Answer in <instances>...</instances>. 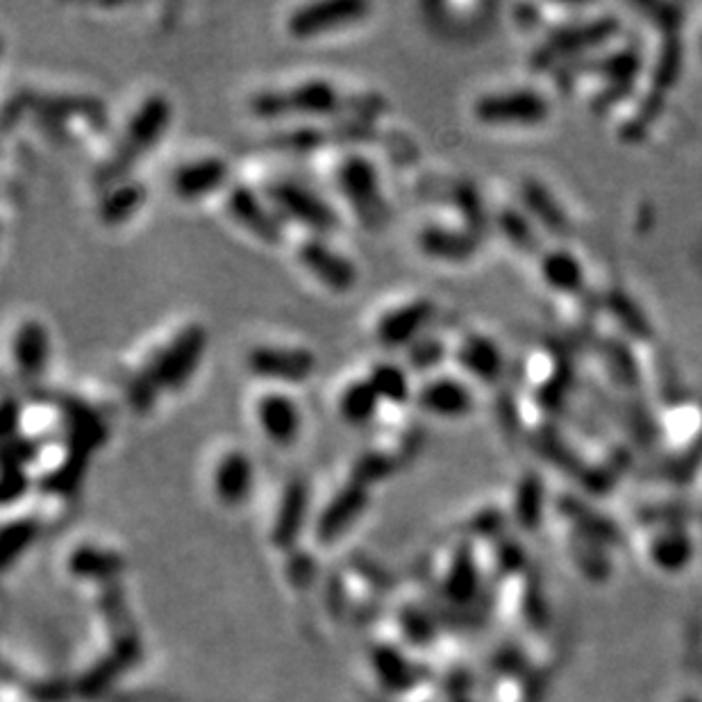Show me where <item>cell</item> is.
Returning <instances> with one entry per match:
<instances>
[{"mask_svg": "<svg viewBox=\"0 0 702 702\" xmlns=\"http://www.w3.org/2000/svg\"><path fill=\"white\" fill-rule=\"evenodd\" d=\"M255 482V466L253 459L244 450L225 452L214 466V494L225 505H242Z\"/></svg>", "mask_w": 702, "mask_h": 702, "instance_id": "cell-16", "label": "cell"}, {"mask_svg": "<svg viewBox=\"0 0 702 702\" xmlns=\"http://www.w3.org/2000/svg\"><path fill=\"white\" fill-rule=\"evenodd\" d=\"M334 183L362 227L376 232L389 221V203L382 192L380 173L371 157L348 153L339 159Z\"/></svg>", "mask_w": 702, "mask_h": 702, "instance_id": "cell-4", "label": "cell"}, {"mask_svg": "<svg viewBox=\"0 0 702 702\" xmlns=\"http://www.w3.org/2000/svg\"><path fill=\"white\" fill-rule=\"evenodd\" d=\"M616 23L610 21V19H601V21H594V23H584V26H577V28H571V30H562L557 32L548 43H544L537 55H535V65H550L555 57H564V52H575L579 48H589V46H596L601 43L603 39H607L612 32H614Z\"/></svg>", "mask_w": 702, "mask_h": 702, "instance_id": "cell-22", "label": "cell"}, {"mask_svg": "<svg viewBox=\"0 0 702 702\" xmlns=\"http://www.w3.org/2000/svg\"><path fill=\"white\" fill-rule=\"evenodd\" d=\"M170 103L164 94L146 96L133 111L124 133L114 142L111 153L98 164L94 181L98 187L107 189L128 178V173L153 146L166 135L170 124Z\"/></svg>", "mask_w": 702, "mask_h": 702, "instance_id": "cell-2", "label": "cell"}, {"mask_svg": "<svg viewBox=\"0 0 702 702\" xmlns=\"http://www.w3.org/2000/svg\"><path fill=\"white\" fill-rule=\"evenodd\" d=\"M12 360L26 380H39L50 360V339L41 321L28 319L12 334Z\"/></svg>", "mask_w": 702, "mask_h": 702, "instance_id": "cell-17", "label": "cell"}, {"mask_svg": "<svg viewBox=\"0 0 702 702\" xmlns=\"http://www.w3.org/2000/svg\"><path fill=\"white\" fill-rule=\"evenodd\" d=\"M498 230L503 232V237L516 246L518 251H535L537 248V232L530 223V218L525 216L523 212H518L516 207H503L496 216Z\"/></svg>", "mask_w": 702, "mask_h": 702, "instance_id": "cell-29", "label": "cell"}, {"mask_svg": "<svg viewBox=\"0 0 702 702\" xmlns=\"http://www.w3.org/2000/svg\"><path fill=\"white\" fill-rule=\"evenodd\" d=\"M367 503H369V489L358 482H348L343 489L337 491V496L323 509L319 518V535L323 539H334L337 535H341L348 525L367 509Z\"/></svg>", "mask_w": 702, "mask_h": 702, "instance_id": "cell-21", "label": "cell"}, {"mask_svg": "<svg viewBox=\"0 0 702 702\" xmlns=\"http://www.w3.org/2000/svg\"><path fill=\"white\" fill-rule=\"evenodd\" d=\"M380 404L382 400L378 391L373 389V384L367 378H360V380L348 382L341 389L337 398V412L348 426L362 428V426H369L378 417Z\"/></svg>", "mask_w": 702, "mask_h": 702, "instance_id": "cell-23", "label": "cell"}, {"mask_svg": "<svg viewBox=\"0 0 702 702\" xmlns=\"http://www.w3.org/2000/svg\"><path fill=\"white\" fill-rule=\"evenodd\" d=\"M474 111L489 126H535L548 119L550 105L533 89H514L478 98Z\"/></svg>", "mask_w": 702, "mask_h": 702, "instance_id": "cell-7", "label": "cell"}, {"mask_svg": "<svg viewBox=\"0 0 702 702\" xmlns=\"http://www.w3.org/2000/svg\"><path fill=\"white\" fill-rule=\"evenodd\" d=\"M207 348V330L189 323L159 345L148 362L128 382V402L135 412H148L162 391H181L187 387Z\"/></svg>", "mask_w": 702, "mask_h": 702, "instance_id": "cell-1", "label": "cell"}, {"mask_svg": "<svg viewBox=\"0 0 702 702\" xmlns=\"http://www.w3.org/2000/svg\"><path fill=\"white\" fill-rule=\"evenodd\" d=\"M32 111L43 114L48 121H67L71 116H85L87 121L103 124L105 109L98 98L91 96H69V94H37V96H26L21 98Z\"/></svg>", "mask_w": 702, "mask_h": 702, "instance_id": "cell-20", "label": "cell"}, {"mask_svg": "<svg viewBox=\"0 0 702 702\" xmlns=\"http://www.w3.org/2000/svg\"><path fill=\"white\" fill-rule=\"evenodd\" d=\"M35 535V523L28 520V518H21V520H14L10 523L6 533H3V562L10 559L12 553L21 550L30 537Z\"/></svg>", "mask_w": 702, "mask_h": 702, "instance_id": "cell-34", "label": "cell"}, {"mask_svg": "<svg viewBox=\"0 0 702 702\" xmlns=\"http://www.w3.org/2000/svg\"><path fill=\"white\" fill-rule=\"evenodd\" d=\"M264 196L282 218L303 225L314 237H325V234L339 227L337 209L321 194L301 185L299 181L275 178L266 183Z\"/></svg>", "mask_w": 702, "mask_h": 702, "instance_id": "cell-5", "label": "cell"}, {"mask_svg": "<svg viewBox=\"0 0 702 702\" xmlns=\"http://www.w3.org/2000/svg\"><path fill=\"white\" fill-rule=\"evenodd\" d=\"M542 277L562 294H577L584 286V269L566 251H553L542 257Z\"/></svg>", "mask_w": 702, "mask_h": 702, "instance_id": "cell-27", "label": "cell"}, {"mask_svg": "<svg viewBox=\"0 0 702 702\" xmlns=\"http://www.w3.org/2000/svg\"><path fill=\"white\" fill-rule=\"evenodd\" d=\"M452 203L457 205L466 227L482 237V232L487 230V209L478 189L468 183H459L452 192Z\"/></svg>", "mask_w": 702, "mask_h": 702, "instance_id": "cell-31", "label": "cell"}, {"mask_svg": "<svg viewBox=\"0 0 702 702\" xmlns=\"http://www.w3.org/2000/svg\"><path fill=\"white\" fill-rule=\"evenodd\" d=\"M459 367L485 384L498 382L505 371V358L498 343L485 334H468L457 348Z\"/></svg>", "mask_w": 702, "mask_h": 702, "instance_id": "cell-18", "label": "cell"}, {"mask_svg": "<svg viewBox=\"0 0 702 702\" xmlns=\"http://www.w3.org/2000/svg\"><path fill=\"white\" fill-rule=\"evenodd\" d=\"M225 209L234 223L248 230L264 244H280L284 237L282 216L271 207L266 196L248 185H232L225 196Z\"/></svg>", "mask_w": 702, "mask_h": 702, "instance_id": "cell-9", "label": "cell"}, {"mask_svg": "<svg viewBox=\"0 0 702 702\" xmlns=\"http://www.w3.org/2000/svg\"><path fill=\"white\" fill-rule=\"evenodd\" d=\"M227 181H230V164L223 157L207 155V157L189 159L175 168L170 175V187L175 196L183 201H198L223 189Z\"/></svg>", "mask_w": 702, "mask_h": 702, "instance_id": "cell-13", "label": "cell"}, {"mask_svg": "<svg viewBox=\"0 0 702 702\" xmlns=\"http://www.w3.org/2000/svg\"><path fill=\"white\" fill-rule=\"evenodd\" d=\"M520 201L542 225H546L550 232H564L566 230V214L557 205V201L550 196L546 187H542L537 181H525L520 187Z\"/></svg>", "mask_w": 702, "mask_h": 702, "instance_id": "cell-28", "label": "cell"}, {"mask_svg": "<svg viewBox=\"0 0 702 702\" xmlns=\"http://www.w3.org/2000/svg\"><path fill=\"white\" fill-rule=\"evenodd\" d=\"M146 201V189L133 178L107 187L98 201V218L105 225L126 223Z\"/></svg>", "mask_w": 702, "mask_h": 702, "instance_id": "cell-25", "label": "cell"}, {"mask_svg": "<svg viewBox=\"0 0 702 702\" xmlns=\"http://www.w3.org/2000/svg\"><path fill=\"white\" fill-rule=\"evenodd\" d=\"M417 244L423 255L439 260V262H450V264H461L474 260L480 246V237L468 227H452V225H441V223H428L419 230Z\"/></svg>", "mask_w": 702, "mask_h": 702, "instance_id": "cell-14", "label": "cell"}, {"mask_svg": "<svg viewBox=\"0 0 702 702\" xmlns=\"http://www.w3.org/2000/svg\"><path fill=\"white\" fill-rule=\"evenodd\" d=\"M371 6L364 0H319L296 8L286 19V30L296 39H312L345 26L360 23Z\"/></svg>", "mask_w": 702, "mask_h": 702, "instance_id": "cell-8", "label": "cell"}, {"mask_svg": "<svg viewBox=\"0 0 702 702\" xmlns=\"http://www.w3.org/2000/svg\"><path fill=\"white\" fill-rule=\"evenodd\" d=\"M19 428H21V404L17 398L8 396L3 400V409H0V435H3V439L8 441L21 435Z\"/></svg>", "mask_w": 702, "mask_h": 702, "instance_id": "cell-36", "label": "cell"}, {"mask_svg": "<svg viewBox=\"0 0 702 702\" xmlns=\"http://www.w3.org/2000/svg\"><path fill=\"white\" fill-rule=\"evenodd\" d=\"M417 402L428 415L441 419H461L471 415V409L476 407V396L459 378L437 376L417 391Z\"/></svg>", "mask_w": 702, "mask_h": 702, "instance_id": "cell-15", "label": "cell"}, {"mask_svg": "<svg viewBox=\"0 0 702 702\" xmlns=\"http://www.w3.org/2000/svg\"><path fill=\"white\" fill-rule=\"evenodd\" d=\"M680 62H682V48H680L677 41H671L669 46H664L662 57H660V62H657V71H655V85L660 89L671 87L677 80Z\"/></svg>", "mask_w": 702, "mask_h": 702, "instance_id": "cell-33", "label": "cell"}, {"mask_svg": "<svg viewBox=\"0 0 702 702\" xmlns=\"http://www.w3.org/2000/svg\"><path fill=\"white\" fill-rule=\"evenodd\" d=\"M345 109L348 98L325 78H308L286 89H262L251 98V111L264 121H280L286 116L321 119Z\"/></svg>", "mask_w": 702, "mask_h": 702, "instance_id": "cell-3", "label": "cell"}, {"mask_svg": "<svg viewBox=\"0 0 702 702\" xmlns=\"http://www.w3.org/2000/svg\"><path fill=\"white\" fill-rule=\"evenodd\" d=\"M437 308L430 299H415L384 312L376 323V339L384 348H409L423 337Z\"/></svg>", "mask_w": 702, "mask_h": 702, "instance_id": "cell-11", "label": "cell"}, {"mask_svg": "<svg viewBox=\"0 0 702 702\" xmlns=\"http://www.w3.org/2000/svg\"><path fill=\"white\" fill-rule=\"evenodd\" d=\"M299 262L314 275L323 286L345 294V291L358 284L360 271L355 262L334 246H330L323 237H310L299 246Z\"/></svg>", "mask_w": 702, "mask_h": 702, "instance_id": "cell-10", "label": "cell"}, {"mask_svg": "<svg viewBox=\"0 0 702 702\" xmlns=\"http://www.w3.org/2000/svg\"><path fill=\"white\" fill-rule=\"evenodd\" d=\"M30 487L26 466H17V464H6V474H3V503L12 505L19 498L26 496Z\"/></svg>", "mask_w": 702, "mask_h": 702, "instance_id": "cell-35", "label": "cell"}, {"mask_svg": "<svg viewBox=\"0 0 702 702\" xmlns=\"http://www.w3.org/2000/svg\"><path fill=\"white\" fill-rule=\"evenodd\" d=\"M308 503H310L308 485L303 480H291L282 494L273 525V537L277 544H289L299 537L308 514Z\"/></svg>", "mask_w": 702, "mask_h": 702, "instance_id": "cell-24", "label": "cell"}, {"mask_svg": "<svg viewBox=\"0 0 702 702\" xmlns=\"http://www.w3.org/2000/svg\"><path fill=\"white\" fill-rule=\"evenodd\" d=\"M246 367L255 378L301 384L316 371V355L303 345H255L246 355Z\"/></svg>", "mask_w": 702, "mask_h": 702, "instance_id": "cell-6", "label": "cell"}, {"mask_svg": "<svg viewBox=\"0 0 702 702\" xmlns=\"http://www.w3.org/2000/svg\"><path fill=\"white\" fill-rule=\"evenodd\" d=\"M446 358V343L437 337H421L407 348V367L412 371H430Z\"/></svg>", "mask_w": 702, "mask_h": 702, "instance_id": "cell-32", "label": "cell"}, {"mask_svg": "<svg viewBox=\"0 0 702 702\" xmlns=\"http://www.w3.org/2000/svg\"><path fill=\"white\" fill-rule=\"evenodd\" d=\"M255 415L262 432L275 446H291L303 426L299 402L284 391H266L257 398Z\"/></svg>", "mask_w": 702, "mask_h": 702, "instance_id": "cell-12", "label": "cell"}, {"mask_svg": "<svg viewBox=\"0 0 702 702\" xmlns=\"http://www.w3.org/2000/svg\"><path fill=\"white\" fill-rule=\"evenodd\" d=\"M60 409L69 435V455L85 457L105 439V426L98 412L78 398H65L60 402Z\"/></svg>", "mask_w": 702, "mask_h": 702, "instance_id": "cell-19", "label": "cell"}, {"mask_svg": "<svg viewBox=\"0 0 702 702\" xmlns=\"http://www.w3.org/2000/svg\"><path fill=\"white\" fill-rule=\"evenodd\" d=\"M367 380L373 384L382 402L402 407L407 404L409 398H412V382H409V373L398 362H391V360L376 362L369 369Z\"/></svg>", "mask_w": 702, "mask_h": 702, "instance_id": "cell-26", "label": "cell"}, {"mask_svg": "<svg viewBox=\"0 0 702 702\" xmlns=\"http://www.w3.org/2000/svg\"><path fill=\"white\" fill-rule=\"evenodd\" d=\"M396 457L384 450H367L350 468V482H358L369 489V485L389 478L396 471Z\"/></svg>", "mask_w": 702, "mask_h": 702, "instance_id": "cell-30", "label": "cell"}]
</instances>
